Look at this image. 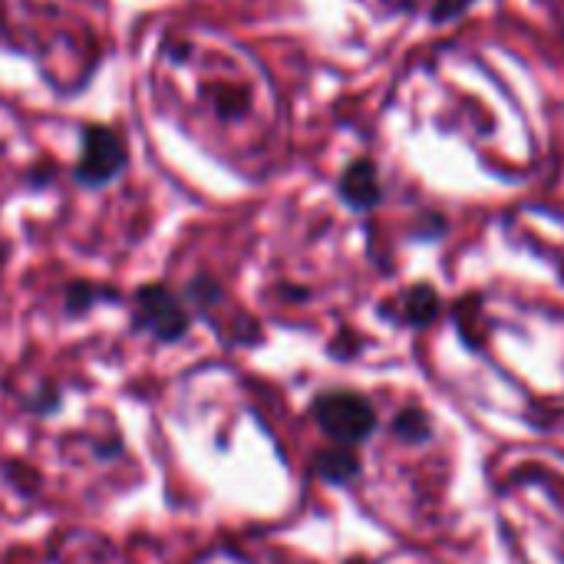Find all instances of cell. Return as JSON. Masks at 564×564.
Here are the masks:
<instances>
[{
  "instance_id": "cell-6",
  "label": "cell",
  "mask_w": 564,
  "mask_h": 564,
  "mask_svg": "<svg viewBox=\"0 0 564 564\" xmlns=\"http://www.w3.org/2000/svg\"><path fill=\"white\" fill-rule=\"evenodd\" d=\"M433 314H436V297H433V291L416 288V291L410 294V321H413V324H426Z\"/></svg>"
},
{
  "instance_id": "cell-7",
  "label": "cell",
  "mask_w": 564,
  "mask_h": 564,
  "mask_svg": "<svg viewBox=\"0 0 564 564\" xmlns=\"http://www.w3.org/2000/svg\"><path fill=\"white\" fill-rule=\"evenodd\" d=\"M473 3H476V0H436V7H433V17L446 23V20L459 17L463 10H469Z\"/></svg>"
},
{
  "instance_id": "cell-3",
  "label": "cell",
  "mask_w": 564,
  "mask_h": 564,
  "mask_svg": "<svg viewBox=\"0 0 564 564\" xmlns=\"http://www.w3.org/2000/svg\"><path fill=\"white\" fill-rule=\"evenodd\" d=\"M314 416H317L321 430H324L330 440L344 443V446L367 440V436L373 433V426H377L373 406H370L364 397L347 393V390L324 393V397L314 403Z\"/></svg>"
},
{
  "instance_id": "cell-1",
  "label": "cell",
  "mask_w": 564,
  "mask_h": 564,
  "mask_svg": "<svg viewBox=\"0 0 564 564\" xmlns=\"http://www.w3.org/2000/svg\"><path fill=\"white\" fill-rule=\"evenodd\" d=\"M129 169L126 139L106 122H86L79 132V159L73 165V178L83 188H102Z\"/></svg>"
},
{
  "instance_id": "cell-5",
  "label": "cell",
  "mask_w": 564,
  "mask_h": 564,
  "mask_svg": "<svg viewBox=\"0 0 564 564\" xmlns=\"http://www.w3.org/2000/svg\"><path fill=\"white\" fill-rule=\"evenodd\" d=\"M321 473L334 482H344L357 473V459L350 453H324L321 456Z\"/></svg>"
},
{
  "instance_id": "cell-2",
  "label": "cell",
  "mask_w": 564,
  "mask_h": 564,
  "mask_svg": "<svg viewBox=\"0 0 564 564\" xmlns=\"http://www.w3.org/2000/svg\"><path fill=\"white\" fill-rule=\"evenodd\" d=\"M132 327L165 344L178 340L188 334V307L165 284H145L132 297Z\"/></svg>"
},
{
  "instance_id": "cell-4",
  "label": "cell",
  "mask_w": 564,
  "mask_h": 564,
  "mask_svg": "<svg viewBox=\"0 0 564 564\" xmlns=\"http://www.w3.org/2000/svg\"><path fill=\"white\" fill-rule=\"evenodd\" d=\"M340 195L350 208H373L380 202V182L370 162H354L340 178Z\"/></svg>"
}]
</instances>
